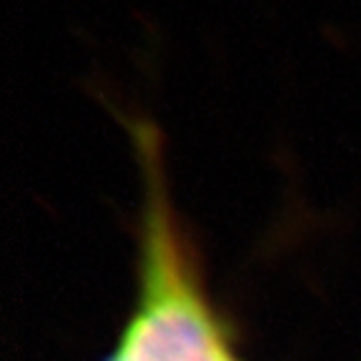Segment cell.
<instances>
[{
	"label": "cell",
	"mask_w": 361,
	"mask_h": 361,
	"mask_svg": "<svg viewBox=\"0 0 361 361\" xmlns=\"http://www.w3.org/2000/svg\"><path fill=\"white\" fill-rule=\"evenodd\" d=\"M146 178L143 296L121 344V361H236L183 259L161 164V130L148 116L116 111Z\"/></svg>",
	"instance_id": "1"
},
{
	"label": "cell",
	"mask_w": 361,
	"mask_h": 361,
	"mask_svg": "<svg viewBox=\"0 0 361 361\" xmlns=\"http://www.w3.org/2000/svg\"><path fill=\"white\" fill-rule=\"evenodd\" d=\"M111 361H121V359H118V356H116V359H111Z\"/></svg>",
	"instance_id": "2"
}]
</instances>
